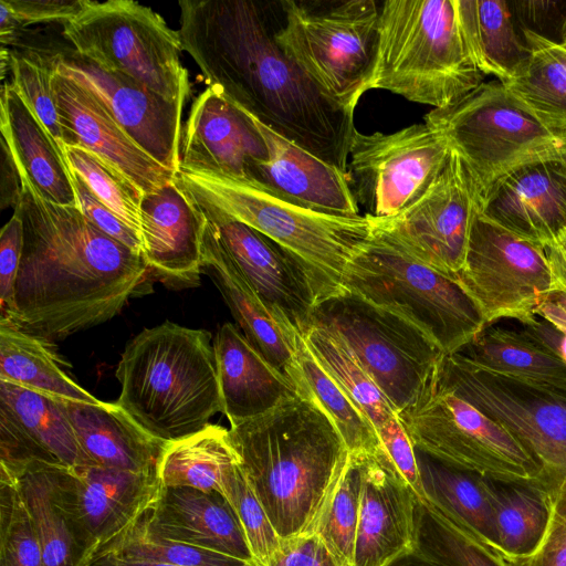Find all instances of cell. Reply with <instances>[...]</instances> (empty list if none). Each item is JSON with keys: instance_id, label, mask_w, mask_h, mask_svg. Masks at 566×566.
Listing matches in <instances>:
<instances>
[{"instance_id": "cell-1", "label": "cell", "mask_w": 566, "mask_h": 566, "mask_svg": "<svg viewBox=\"0 0 566 566\" xmlns=\"http://www.w3.org/2000/svg\"><path fill=\"white\" fill-rule=\"evenodd\" d=\"M182 50L208 86L266 127L347 171L354 112L324 96L275 40L272 3L179 1Z\"/></svg>"}, {"instance_id": "cell-2", "label": "cell", "mask_w": 566, "mask_h": 566, "mask_svg": "<svg viewBox=\"0 0 566 566\" xmlns=\"http://www.w3.org/2000/svg\"><path fill=\"white\" fill-rule=\"evenodd\" d=\"M21 172V171H20ZM23 252L9 319L46 340L64 339L117 316L150 291L144 256L78 209L43 199L21 172Z\"/></svg>"}, {"instance_id": "cell-3", "label": "cell", "mask_w": 566, "mask_h": 566, "mask_svg": "<svg viewBox=\"0 0 566 566\" xmlns=\"http://www.w3.org/2000/svg\"><path fill=\"white\" fill-rule=\"evenodd\" d=\"M245 479L283 542L313 534L349 461L335 424L297 394L230 426Z\"/></svg>"}, {"instance_id": "cell-4", "label": "cell", "mask_w": 566, "mask_h": 566, "mask_svg": "<svg viewBox=\"0 0 566 566\" xmlns=\"http://www.w3.org/2000/svg\"><path fill=\"white\" fill-rule=\"evenodd\" d=\"M115 403L146 433L168 443L222 412L211 334L166 321L126 345L115 373Z\"/></svg>"}, {"instance_id": "cell-5", "label": "cell", "mask_w": 566, "mask_h": 566, "mask_svg": "<svg viewBox=\"0 0 566 566\" xmlns=\"http://www.w3.org/2000/svg\"><path fill=\"white\" fill-rule=\"evenodd\" d=\"M174 180L296 258L314 281L317 302L343 290L347 265L371 237L373 224L365 214L343 217L305 209L250 180L182 168Z\"/></svg>"}, {"instance_id": "cell-6", "label": "cell", "mask_w": 566, "mask_h": 566, "mask_svg": "<svg viewBox=\"0 0 566 566\" xmlns=\"http://www.w3.org/2000/svg\"><path fill=\"white\" fill-rule=\"evenodd\" d=\"M463 39L455 0H386L370 90L444 108L483 83Z\"/></svg>"}, {"instance_id": "cell-7", "label": "cell", "mask_w": 566, "mask_h": 566, "mask_svg": "<svg viewBox=\"0 0 566 566\" xmlns=\"http://www.w3.org/2000/svg\"><path fill=\"white\" fill-rule=\"evenodd\" d=\"M423 122L462 159L480 202L509 175L566 156V127L525 106L502 82H483L454 104L432 108Z\"/></svg>"}, {"instance_id": "cell-8", "label": "cell", "mask_w": 566, "mask_h": 566, "mask_svg": "<svg viewBox=\"0 0 566 566\" xmlns=\"http://www.w3.org/2000/svg\"><path fill=\"white\" fill-rule=\"evenodd\" d=\"M342 289L407 318L444 355L459 353L488 327L480 307L453 277L374 230L347 265Z\"/></svg>"}, {"instance_id": "cell-9", "label": "cell", "mask_w": 566, "mask_h": 566, "mask_svg": "<svg viewBox=\"0 0 566 566\" xmlns=\"http://www.w3.org/2000/svg\"><path fill=\"white\" fill-rule=\"evenodd\" d=\"M275 40L328 99L355 111L370 91L380 7L375 0L279 2Z\"/></svg>"}, {"instance_id": "cell-10", "label": "cell", "mask_w": 566, "mask_h": 566, "mask_svg": "<svg viewBox=\"0 0 566 566\" xmlns=\"http://www.w3.org/2000/svg\"><path fill=\"white\" fill-rule=\"evenodd\" d=\"M312 325L348 348L397 415L417 401L444 355L407 318L346 290L315 304Z\"/></svg>"}, {"instance_id": "cell-11", "label": "cell", "mask_w": 566, "mask_h": 566, "mask_svg": "<svg viewBox=\"0 0 566 566\" xmlns=\"http://www.w3.org/2000/svg\"><path fill=\"white\" fill-rule=\"evenodd\" d=\"M63 36L99 66L186 103L190 82L181 63L179 32L151 8L133 0H86L82 11L63 25Z\"/></svg>"}, {"instance_id": "cell-12", "label": "cell", "mask_w": 566, "mask_h": 566, "mask_svg": "<svg viewBox=\"0 0 566 566\" xmlns=\"http://www.w3.org/2000/svg\"><path fill=\"white\" fill-rule=\"evenodd\" d=\"M416 450L451 468L503 483H539L543 471L503 424L431 378L398 415Z\"/></svg>"}, {"instance_id": "cell-13", "label": "cell", "mask_w": 566, "mask_h": 566, "mask_svg": "<svg viewBox=\"0 0 566 566\" xmlns=\"http://www.w3.org/2000/svg\"><path fill=\"white\" fill-rule=\"evenodd\" d=\"M431 380L506 427L542 468L547 486L566 484V386L514 378L443 355Z\"/></svg>"}, {"instance_id": "cell-14", "label": "cell", "mask_w": 566, "mask_h": 566, "mask_svg": "<svg viewBox=\"0 0 566 566\" xmlns=\"http://www.w3.org/2000/svg\"><path fill=\"white\" fill-rule=\"evenodd\" d=\"M451 150L446 138L424 122L390 134L356 130L346 174L358 207L373 219L398 214L429 189Z\"/></svg>"}, {"instance_id": "cell-15", "label": "cell", "mask_w": 566, "mask_h": 566, "mask_svg": "<svg viewBox=\"0 0 566 566\" xmlns=\"http://www.w3.org/2000/svg\"><path fill=\"white\" fill-rule=\"evenodd\" d=\"M454 280L480 307L486 326L504 318L527 323L554 292L545 247L514 234L481 212L474 218L464 263Z\"/></svg>"}, {"instance_id": "cell-16", "label": "cell", "mask_w": 566, "mask_h": 566, "mask_svg": "<svg viewBox=\"0 0 566 566\" xmlns=\"http://www.w3.org/2000/svg\"><path fill=\"white\" fill-rule=\"evenodd\" d=\"M479 212L471 177L452 149L441 174L415 203L390 218H368L375 232L406 254L454 279Z\"/></svg>"}, {"instance_id": "cell-17", "label": "cell", "mask_w": 566, "mask_h": 566, "mask_svg": "<svg viewBox=\"0 0 566 566\" xmlns=\"http://www.w3.org/2000/svg\"><path fill=\"white\" fill-rule=\"evenodd\" d=\"M184 192L197 205L205 226L245 275L277 322L289 333L304 336L311 327V316L318 295L303 264L261 232L212 203Z\"/></svg>"}, {"instance_id": "cell-18", "label": "cell", "mask_w": 566, "mask_h": 566, "mask_svg": "<svg viewBox=\"0 0 566 566\" xmlns=\"http://www.w3.org/2000/svg\"><path fill=\"white\" fill-rule=\"evenodd\" d=\"M55 71L83 84L151 158L177 172L185 104L164 97L137 80L108 71L74 49L54 55Z\"/></svg>"}, {"instance_id": "cell-19", "label": "cell", "mask_w": 566, "mask_h": 566, "mask_svg": "<svg viewBox=\"0 0 566 566\" xmlns=\"http://www.w3.org/2000/svg\"><path fill=\"white\" fill-rule=\"evenodd\" d=\"M34 462L94 465L82 451L62 398L0 380V479Z\"/></svg>"}, {"instance_id": "cell-20", "label": "cell", "mask_w": 566, "mask_h": 566, "mask_svg": "<svg viewBox=\"0 0 566 566\" xmlns=\"http://www.w3.org/2000/svg\"><path fill=\"white\" fill-rule=\"evenodd\" d=\"M266 158L249 113L213 86L195 98L181 130L178 168L250 180L253 167Z\"/></svg>"}, {"instance_id": "cell-21", "label": "cell", "mask_w": 566, "mask_h": 566, "mask_svg": "<svg viewBox=\"0 0 566 566\" xmlns=\"http://www.w3.org/2000/svg\"><path fill=\"white\" fill-rule=\"evenodd\" d=\"M53 91L63 145L92 151L144 195L156 192L175 179L176 174L145 153L83 84L55 71Z\"/></svg>"}, {"instance_id": "cell-22", "label": "cell", "mask_w": 566, "mask_h": 566, "mask_svg": "<svg viewBox=\"0 0 566 566\" xmlns=\"http://www.w3.org/2000/svg\"><path fill=\"white\" fill-rule=\"evenodd\" d=\"M354 460L360 471L354 566H392L416 551L420 502L382 450Z\"/></svg>"}, {"instance_id": "cell-23", "label": "cell", "mask_w": 566, "mask_h": 566, "mask_svg": "<svg viewBox=\"0 0 566 566\" xmlns=\"http://www.w3.org/2000/svg\"><path fill=\"white\" fill-rule=\"evenodd\" d=\"M15 482L40 539L43 566H91L99 543L83 521L74 470L34 462Z\"/></svg>"}, {"instance_id": "cell-24", "label": "cell", "mask_w": 566, "mask_h": 566, "mask_svg": "<svg viewBox=\"0 0 566 566\" xmlns=\"http://www.w3.org/2000/svg\"><path fill=\"white\" fill-rule=\"evenodd\" d=\"M203 218L172 180L140 202L143 256L153 279L171 287L199 284L203 265Z\"/></svg>"}, {"instance_id": "cell-25", "label": "cell", "mask_w": 566, "mask_h": 566, "mask_svg": "<svg viewBox=\"0 0 566 566\" xmlns=\"http://www.w3.org/2000/svg\"><path fill=\"white\" fill-rule=\"evenodd\" d=\"M252 119L266 145L268 158L253 167L250 181L305 209L333 216H360L346 172L253 116Z\"/></svg>"}, {"instance_id": "cell-26", "label": "cell", "mask_w": 566, "mask_h": 566, "mask_svg": "<svg viewBox=\"0 0 566 566\" xmlns=\"http://www.w3.org/2000/svg\"><path fill=\"white\" fill-rule=\"evenodd\" d=\"M480 212L543 247L566 230V156L520 168L485 198Z\"/></svg>"}, {"instance_id": "cell-27", "label": "cell", "mask_w": 566, "mask_h": 566, "mask_svg": "<svg viewBox=\"0 0 566 566\" xmlns=\"http://www.w3.org/2000/svg\"><path fill=\"white\" fill-rule=\"evenodd\" d=\"M202 252L203 273L216 283L249 343L292 382L296 392L305 387L306 381L295 356L297 333H289L277 322L205 222Z\"/></svg>"}, {"instance_id": "cell-28", "label": "cell", "mask_w": 566, "mask_h": 566, "mask_svg": "<svg viewBox=\"0 0 566 566\" xmlns=\"http://www.w3.org/2000/svg\"><path fill=\"white\" fill-rule=\"evenodd\" d=\"M138 517L159 536L255 566L232 506L218 492L161 486L157 499Z\"/></svg>"}, {"instance_id": "cell-29", "label": "cell", "mask_w": 566, "mask_h": 566, "mask_svg": "<svg viewBox=\"0 0 566 566\" xmlns=\"http://www.w3.org/2000/svg\"><path fill=\"white\" fill-rule=\"evenodd\" d=\"M212 344L222 413L230 426L264 415L297 395L232 323L220 327Z\"/></svg>"}, {"instance_id": "cell-30", "label": "cell", "mask_w": 566, "mask_h": 566, "mask_svg": "<svg viewBox=\"0 0 566 566\" xmlns=\"http://www.w3.org/2000/svg\"><path fill=\"white\" fill-rule=\"evenodd\" d=\"M0 130L20 171L46 201L78 207L62 147L22 99L11 82H3L0 98Z\"/></svg>"}, {"instance_id": "cell-31", "label": "cell", "mask_w": 566, "mask_h": 566, "mask_svg": "<svg viewBox=\"0 0 566 566\" xmlns=\"http://www.w3.org/2000/svg\"><path fill=\"white\" fill-rule=\"evenodd\" d=\"M77 442L94 465L156 471L165 443L146 433L115 402L62 399Z\"/></svg>"}, {"instance_id": "cell-32", "label": "cell", "mask_w": 566, "mask_h": 566, "mask_svg": "<svg viewBox=\"0 0 566 566\" xmlns=\"http://www.w3.org/2000/svg\"><path fill=\"white\" fill-rule=\"evenodd\" d=\"M73 470L83 521L99 548L148 509L161 489L157 471L136 472L99 465Z\"/></svg>"}, {"instance_id": "cell-33", "label": "cell", "mask_w": 566, "mask_h": 566, "mask_svg": "<svg viewBox=\"0 0 566 566\" xmlns=\"http://www.w3.org/2000/svg\"><path fill=\"white\" fill-rule=\"evenodd\" d=\"M459 25L478 69L509 80L528 54V45L510 2L455 0Z\"/></svg>"}, {"instance_id": "cell-34", "label": "cell", "mask_w": 566, "mask_h": 566, "mask_svg": "<svg viewBox=\"0 0 566 566\" xmlns=\"http://www.w3.org/2000/svg\"><path fill=\"white\" fill-rule=\"evenodd\" d=\"M240 467L229 429L209 423L202 430L165 444L157 478L165 488H191L224 494Z\"/></svg>"}, {"instance_id": "cell-35", "label": "cell", "mask_w": 566, "mask_h": 566, "mask_svg": "<svg viewBox=\"0 0 566 566\" xmlns=\"http://www.w3.org/2000/svg\"><path fill=\"white\" fill-rule=\"evenodd\" d=\"M0 380L66 400L99 401L64 370L52 342L6 318H0Z\"/></svg>"}, {"instance_id": "cell-36", "label": "cell", "mask_w": 566, "mask_h": 566, "mask_svg": "<svg viewBox=\"0 0 566 566\" xmlns=\"http://www.w3.org/2000/svg\"><path fill=\"white\" fill-rule=\"evenodd\" d=\"M461 354L474 366L524 380L566 386V361L525 332H481Z\"/></svg>"}, {"instance_id": "cell-37", "label": "cell", "mask_w": 566, "mask_h": 566, "mask_svg": "<svg viewBox=\"0 0 566 566\" xmlns=\"http://www.w3.org/2000/svg\"><path fill=\"white\" fill-rule=\"evenodd\" d=\"M522 32L528 54L502 83L541 118L566 127V60L559 42L528 29Z\"/></svg>"}, {"instance_id": "cell-38", "label": "cell", "mask_w": 566, "mask_h": 566, "mask_svg": "<svg viewBox=\"0 0 566 566\" xmlns=\"http://www.w3.org/2000/svg\"><path fill=\"white\" fill-rule=\"evenodd\" d=\"M485 490L493 511L496 548L509 556L531 554L541 542L549 517L547 486L485 478Z\"/></svg>"}, {"instance_id": "cell-39", "label": "cell", "mask_w": 566, "mask_h": 566, "mask_svg": "<svg viewBox=\"0 0 566 566\" xmlns=\"http://www.w3.org/2000/svg\"><path fill=\"white\" fill-rule=\"evenodd\" d=\"M421 454H417V458L426 501L458 518L491 546L496 547V531L485 490V478Z\"/></svg>"}, {"instance_id": "cell-40", "label": "cell", "mask_w": 566, "mask_h": 566, "mask_svg": "<svg viewBox=\"0 0 566 566\" xmlns=\"http://www.w3.org/2000/svg\"><path fill=\"white\" fill-rule=\"evenodd\" d=\"M415 554L440 566H506L496 547L427 501L417 509Z\"/></svg>"}, {"instance_id": "cell-41", "label": "cell", "mask_w": 566, "mask_h": 566, "mask_svg": "<svg viewBox=\"0 0 566 566\" xmlns=\"http://www.w3.org/2000/svg\"><path fill=\"white\" fill-rule=\"evenodd\" d=\"M295 356L314 400L328 415L350 458L379 453L382 449L369 419L318 364L304 336L295 335Z\"/></svg>"}, {"instance_id": "cell-42", "label": "cell", "mask_w": 566, "mask_h": 566, "mask_svg": "<svg viewBox=\"0 0 566 566\" xmlns=\"http://www.w3.org/2000/svg\"><path fill=\"white\" fill-rule=\"evenodd\" d=\"M304 339L318 364L369 419L376 432L397 416L388 398L336 336L312 325Z\"/></svg>"}, {"instance_id": "cell-43", "label": "cell", "mask_w": 566, "mask_h": 566, "mask_svg": "<svg viewBox=\"0 0 566 566\" xmlns=\"http://www.w3.org/2000/svg\"><path fill=\"white\" fill-rule=\"evenodd\" d=\"M146 559L175 566H254L222 553L172 541L149 531L137 517L96 555Z\"/></svg>"}, {"instance_id": "cell-44", "label": "cell", "mask_w": 566, "mask_h": 566, "mask_svg": "<svg viewBox=\"0 0 566 566\" xmlns=\"http://www.w3.org/2000/svg\"><path fill=\"white\" fill-rule=\"evenodd\" d=\"M70 168L94 195L140 237V202L144 193L123 174L92 151L62 145Z\"/></svg>"}, {"instance_id": "cell-45", "label": "cell", "mask_w": 566, "mask_h": 566, "mask_svg": "<svg viewBox=\"0 0 566 566\" xmlns=\"http://www.w3.org/2000/svg\"><path fill=\"white\" fill-rule=\"evenodd\" d=\"M359 507L360 471L358 463L349 458L314 532L340 566L355 565Z\"/></svg>"}, {"instance_id": "cell-46", "label": "cell", "mask_w": 566, "mask_h": 566, "mask_svg": "<svg viewBox=\"0 0 566 566\" xmlns=\"http://www.w3.org/2000/svg\"><path fill=\"white\" fill-rule=\"evenodd\" d=\"M9 51L12 85L62 147L63 136L53 91L56 51L25 49Z\"/></svg>"}, {"instance_id": "cell-47", "label": "cell", "mask_w": 566, "mask_h": 566, "mask_svg": "<svg viewBox=\"0 0 566 566\" xmlns=\"http://www.w3.org/2000/svg\"><path fill=\"white\" fill-rule=\"evenodd\" d=\"M0 566H43L42 548L15 481L0 479Z\"/></svg>"}, {"instance_id": "cell-48", "label": "cell", "mask_w": 566, "mask_h": 566, "mask_svg": "<svg viewBox=\"0 0 566 566\" xmlns=\"http://www.w3.org/2000/svg\"><path fill=\"white\" fill-rule=\"evenodd\" d=\"M223 496L239 520L255 566H270L283 541L249 485L241 464L228 482Z\"/></svg>"}, {"instance_id": "cell-49", "label": "cell", "mask_w": 566, "mask_h": 566, "mask_svg": "<svg viewBox=\"0 0 566 566\" xmlns=\"http://www.w3.org/2000/svg\"><path fill=\"white\" fill-rule=\"evenodd\" d=\"M549 517L536 548L525 556L502 554L506 566H566V484L547 486Z\"/></svg>"}, {"instance_id": "cell-50", "label": "cell", "mask_w": 566, "mask_h": 566, "mask_svg": "<svg viewBox=\"0 0 566 566\" xmlns=\"http://www.w3.org/2000/svg\"><path fill=\"white\" fill-rule=\"evenodd\" d=\"M380 446L402 481L420 503L426 501L416 448L398 415L377 431Z\"/></svg>"}, {"instance_id": "cell-51", "label": "cell", "mask_w": 566, "mask_h": 566, "mask_svg": "<svg viewBox=\"0 0 566 566\" xmlns=\"http://www.w3.org/2000/svg\"><path fill=\"white\" fill-rule=\"evenodd\" d=\"M71 176L78 209L82 213L101 231L126 245L135 253L143 255V245L139 234L104 205L72 169Z\"/></svg>"}, {"instance_id": "cell-52", "label": "cell", "mask_w": 566, "mask_h": 566, "mask_svg": "<svg viewBox=\"0 0 566 566\" xmlns=\"http://www.w3.org/2000/svg\"><path fill=\"white\" fill-rule=\"evenodd\" d=\"M23 223L14 211L0 232V307L1 318H9L14 305V289L23 252Z\"/></svg>"}, {"instance_id": "cell-53", "label": "cell", "mask_w": 566, "mask_h": 566, "mask_svg": "<svg viewBox=\"0 0 566 566\" xmlns=\"http://www.w3.org/2000/svg\"><path fill=\"white\" fill-rule=\"evenodd\" d=\"M86 0H1L24 28L36 23H62L74 19Z\"/></svg>"}, {"instance_id": "cell-54", "label": "cell", "mask_w": 566, "mask_h": 566, "mask_svg": "<svg viewBox=\"0 0 566 566\" xmlns=\"http://www.w3.org/2000/svg\"><path fill=\"white\" fill-rule=\"evenodd\" d=\"M270 566H340L319 537L313 533L283 542Z\"/></svg>"}, {"instance_id": "cell-55", "label": "cell", "mask_w": 566, "mask_h": 566, "mask_svg": "<svg viewBox=\"0 0 566 566\" xmlns=\"http://www.w3.org/2000/svg\"><path fill=\"white\" fill-rule=\"evenodd\" d=\"M0 170V208L15 210L22 199V179L18 163L3 137H1Z\"/></svg>"}, {"instance_id": "cell-56", "label": "cell", "mask_w": 566, "mask_h": 566, "mask_svg": "<svg viewBox=\"0 0 566 566\" xmlns=\"http://www.w3.org/2000/svg\"><path fill=\"white\" fill-rule=\"evenodd\" d=\"M545 249L551 263L554 291L566 293V230Z\"/></svg>"}, {"instance_id": "cell-57", "label": "cell", "mask_w": 566, "mask_h": 566, "mask_svg": "<svg viewBox=\"0 0 566 566\" xmlns=\"http://www.w3.org/2000/svg\"><path fill=\"white\" fill-rule=\"evenodd\" d=\"M91 566H175L146 559L120 557L109 554L96 555Z\"/></svg>"}, {"instance_id": "cell-58", "label": "cell", "mask_w": 566, "mask_h": 566, "mask_svg": "<svg viewBox=\"0 0 566 566\" xmlns=\"http://www.w3.org/2000/svg\"><path fill=\"white\" fill-rule=\"evenodd\" d=\"M392 566H440V565H438L433 562H430V560L413 553L412 555H409V556L400 559Z\"/></svg>"}, {"instance_id": "cell-59", "label": "cell", "mask_w": 566, "mask_h": 566, "mask_svg": "<svg viewBox=\"0 0 566 566\" xmlns=\"http://www.w3.org/2000/svg\"><path fill=\"white\" fill-rule=\"evenodd\" d=\"M560 43L566 46V17H565L564 23L562 25V41H560Z\"/></svg>"}, {"instance_id": "cell-60", "label": "cell", "mask_w": 566, "mask_h": 566, "mask_svg": "<svg viewBox=\"0 0 566 566\" xmlns=\"http://www.w3.org/2000/svg\"><path fill=\"white\" fill-rule=\"evenodd\" d=\"M559 45H560L562 53L566 60V46L564 44H562L560 42H559Z\"/></svg>"}]
</instances>
